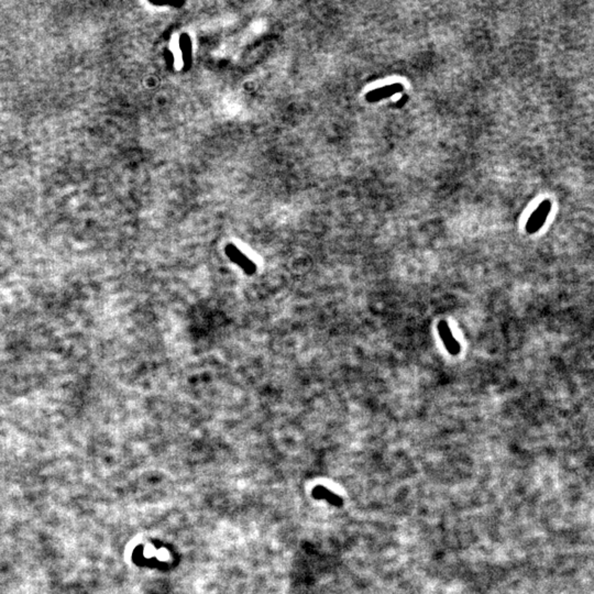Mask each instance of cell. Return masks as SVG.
Segmentation results:
<instances>
[{
    "label": "cell",
    "instance_id": "4",
    "mask_svg": "<svg viewBox=\"0 0 594 594\" xmlns=\"http://www.w3.org/2000/svg\"><path fill=\"white\" fill-rule=\"evenodd\" d=\"M227 255H228V257L232 260L233 262L237 263L240 268L248 273V274H252V273L256 272V270H257L256 265L253 264L248 258L244 257L243 253L237 250L233 245L227 246Z\"/></svg>",
    "mask_w": 594,
    "mask_h": 594
},
{
    "label": "cell",
    "instance_id": "3",
    "mask_svg": "<svg viewBox=\"0 0 594 594\" xmlns=\"http://www.w3.org/2000/svg\"><path fill=\"white\" fill-rule=\"evenodd\" d=\"M403 90V85L400 84H392L388 86H383L381 88H378L374 90H371L365 96L366 102L369 103H377L379 100H382L386 97H390L397 92Z\"/></svg>",
    "mask_w": 594,
    "mask_h": 594
},
{
    "label": "cell",
    "instance_id": "1",
    "mask_svg": "<svg viewBox=\"0 0 594 594\" xmlns=\"http://www.w3.org/2000/svg\"><path fill=\"white\" fill-rule=\"evenodd\" d=\"M550 208L551 204L549 200H544V202L537 207V209L532 213V216L529 217L526 225V231L528 233H535L542 228L547 217L549 215Z\"/></svg>",
    "mask_w": 594,
    "mask_h": 594
},
{
    "label": "cell",
    "instance_id": "5",
    "mask_svg": "<svg viewBox=\"0 0 594 594\" xmlns=\"http://www.w3.org/2000/svg\"><path fill=\"white\" fill-rule=\"evenodd\" d=\"M312 496L315 498L318 499H326L327 502H329L331 505L333 506H342L343 504V501L341 499V497L336 495L335 493H332L330 490L324 488V486H316L315 489L312 491Z\"/></svg>",
    "mask_w": 594,
    "mask_h": 594
},
{
    "label": "cell",
    "instance_id": "2",
    "mask_svg": "<svg viewBox=\"0 0 594 594\" xmlns=\"http://www.w3.org/2000/svg\"><path fill=\"white\" fill-rule=\"evenodd\" d=\"M437 329L439 332V336L442 338L443 342L446 347V349L448 350L450 355L458 356L461 348H460V343L455 339V337H453L448 324L446 322H439L437 325Z\"/></svg>",
    "mask_w": 594,
    "mask_h": 594
}]
</instances>
